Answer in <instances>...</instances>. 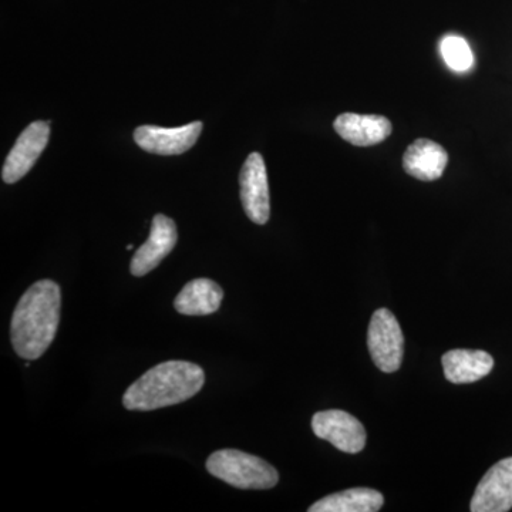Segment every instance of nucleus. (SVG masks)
<instances>
[{
	"instance_id": "ddd939ff",
	"label": "nucleus",
	"mask_w": 512,
	"mask_h": 512,
	"mask_svg": "<svg viewBox=\"0 0 512 512\" xmlns=\"http://www.w3.org/2000/svg\"><path fill=\"white\" fill-rule=\"evenodd\" d=\"M448 382L466 384L478 382L490 375L494 359L490 353L477 349H454L441 359Z\"/></svg>"
},
{
	"instance_id": "7ed1b4c3",
	"label": "nucleus",
	"mask_w": 512,
	"mask_h": 512,
	"mask_svg": "<svg viewBox=\"0 0 512 512\" xmlns=\"http://www.w3.org/2000/svg\"><path fill=\"white\" fill-rule=\"evenodd\" d=\"M207 470L241 490H269L279 481L278 471L268 461L239 450L215 451L208 458Z\"/></svg>"
},
{
	"instance_id": "2eb2a0df",
	"label": "nucleus",
	"mask_w": 512,
	"mask_h": 512,
	"mask_svg": "<svg viewBox=\"0 0 512 512\" xmlns=\"http://www.w3.org/2000/svg\"><path fill=\"white\" fill-rule=\"evenodd\" d=\"M384 497L373 488H350L330 494L309 507V512H376L382 510Z\"/></svg>"
},
{
	"instance_id": "f257e3e1",
	"label": "nucleus",
	"mask_w": 512,
	"mask_h": 512,
	"mask_svg": "<svg viewBox=\"0 0 512 512\" xmlns=\"http://www.w3.org/2000/svg\"><path fill=\"white\" fill-rule=\"evenodd\" d=\"M62 309L60 286L50 279L36 282L23 293L13 313L10 340L23 359H39L55 340Z\"/></svg>"
},
{
	"instance_id": "6e6552de",
	"label": "nucleus",
	"mask_w": 512,
	"mask_h": 512,
	"mask_svg": "<svg viewBox=\"0 0 512 512\" xmlns=\"http://www.w3.org/2000/svg\"><path fill=\"white\" fill-rule=\"evenodd\" d=\"M201 131V121H194L187 126L177 128L141 126L134 131V141L147 153L178 156L194 147Z\"/></svg>"
},
{
	"instance_id": "9b49d317",
	"label": "nucleus",
	"mask_w": 512,
	"mask_h": 512,
	"mask_svg": "<svg viewBox=\"0 0 512 512\" xmlns=\"http://www.w3.org/2000/svg\"><path fill=\"white\" fill-rule=\"evenodd\" d=\"M336 133L343 140L357 147L376 146L392 134V123L375 114H340L333 123Z\"/></svg>"
},
{
	"instance_id": "0eeeda50",
	"label": "nucleus",
	"mask_w": 512,
	"mask_h": 512,
	"mask_svg": "<svg viewBox=\"0 0 512 512\" xmlns=\"http://www.w3.org/2000/svg\"><path fill=\"white\" fill-rule=\"evenodd\" d=\"M50 126L47 121H35L23 130L3 164L2 178L6 184H15L32 170L49 143Z\"/></svg>"
},
{
	"instance_id": "20e7f679",
	"label": "nucleus",
	"mask_w": 512,
	"mask_h": 512,
	"mask_svg": "<svg viewBox=\"0 0 512 512\" xmlns=\"http://www.w3.org/2000/svg\"><path fill=\"white\" fill-rule=\"evenodd\" d=\"M367 348L382 372L394 373L402 366L404 336L396 316L389 309L373 313L367 330Z\"/></svg>"
},
{
	"instance_id": "dca6fc26",
	"label": "nucleus",
	"mask_w": 512,
	"mask_h": 512,
	"mask_svg": "<svg viewBox=\"0 0 512 512\" xmlns=\"http://www.w3.org/2000/svg\"><path fill=\"white\" fill-rule=\"evenodd\" d=\"M440 53L444 62L456 73H466L473 69L474 56L464 37L447 35L440 43Z\"/></svg>"
},
{
	"instance_id": "9d476101",
	"label": "nucleus",
	"mask_w": 512,
	"mask_h": 512,
	"mask_svg": "<svg viewBox=\"0 0 512 512\" xmlns=\"http://www.w3.org/2000/svg\"><path fill=\"white\" fill-rule=\"evenodd\" d=\"M177 227L171 218L158 214L151 224L150 237L137 249L131 261V274L140 278L156 269L177 245Z\"/></svg>"
},
{
	"instance_id": "f8f14e48",
	"label": "nucleus",
	"mask_w": 512,
	"mask_h": 512,
	"mask_svg": "<svg viewBox=\"0 0 512 512\" xmlns=\"http://www.w3.org/2000/svg\"><path fill=\"white\" fill-rule=\"evenodd\" d=\"M447 163L448 154L444 147L427 138H419L404 151V171L420 181L439 180Z\"/></svg>"
},
{
	"instance_id": "1a4fd4ad",
	"label": "nucleus",
	"mask_w": 512,
	"mask_h": 512,
	"mask_svg": "<svg viewBox=\"0 0 512 512\" xmlns=\"http://www.w3.org/2000/svg\"><path fill=\"white\" fill-rule=\"evenodd\" d=\"M512 508V457L494 464L474 491L473 512H507Z\"/></svg>"
},
{
	"instance_id": "f03ea898",
	"label": "nucleus",
	"mask_w": 512,
	"mask_h": 512,
	"mask_svg": "<svg viewBox=\"0 0 512 512\" xmlns=\"http://www.w3.org/2000/svg\"><path fill=\"white\" fill-rule=\"evenodd\" d=\"M204 370L194 363L170 360L144 373L128 387L123 404L133 412H151L187 402L204 386Z\"/></svg>"
},
{
	"instance_id": "39448f33",
	"label": "nucleus",
	"mask_w": 512,
	"mask_h": 512,
	"mask_svg": "<svg viewBox=\"0 0 512 512\" xmlns=\"http://www.w3.org/2000/svg\"><path fill=\"white\" fill-rule=\"evenodd\" d=\"M242 207L249 220L264 225L271 217L268 174L264 158L259 153L249 154L239 174Z\"/></svg>"
},
{
	"instance_id": "423d86ee",
	"label": "nucleus",
	"mask_w": 512,
	"mask_h": 512,
	"mask_svg": "<svg viewBox=\"0 0 512 512\" xmlns=\"http://www.w3.org/2000/svg\"><path fill=\"white\" fill-rule=\"evenodd\" d=\"M312 430L319 439L329 441L343 453H360L366 446V430L352 414L326 410L313 416Z\"/></svg>"
},
{
	"instance_id": "4468645a",
	"label": "nucleus",
	"mask_w": 512,
	"mask_h": 512,
	"mask_svg": "<svg viewBox=\"0 0 512 512\" xmlns=\"http://www.w3.org/2000/svg\"><path fill=\"white\" fill-rule=\"evenodd\" d=\"M222 299H224V291L217 282L207 278L194 279L178 293L174 308L181 315H211L220 309Z\"/></svg>"
}]
</instances>
